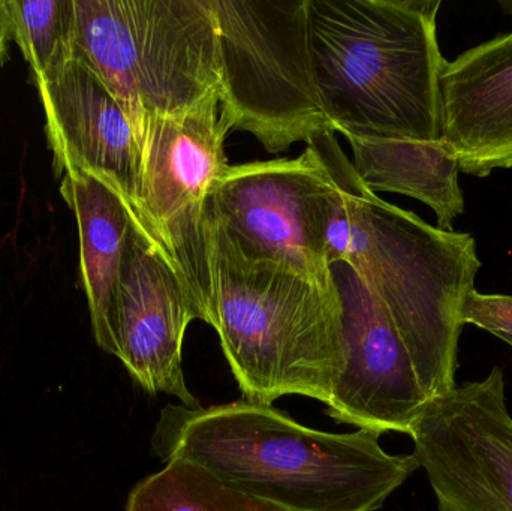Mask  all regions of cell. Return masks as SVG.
<instances>
[{
  "label": "cell",
  "instance_id": "ba28073f",
  "mask_svg": "<svg viewBox=\"0 0 512 511\" xmlns=\"http://www.w3.org/2000/svg\"><path fill=\"white\" fill-rule=\"evenodd\" d=\"M331 182L310 147L297 159L230 167L210 197V221L252 260L331 284L325 221Z\"/></svg>",
  "mask_w": 512,
  "mask_h": 511
},
{
  "label": "cell",
  "instance_id": "52a82bcc",
  "mask_svg": "<svg viewBox=\"0 0 512 511\" xmlns=\"http://www.w3.org/2000/svg\"><path fill=\"white\" fill-rule=\"evenodd\" d=\"M221 92L189 110L159 114L141 125L138 218L170 255L200 320L209 323L212 303L210 197L227 173Z\"/></svg>",
  "mask_w": 512,
  "mask_h": 511
},
{
  "label": "cell",
  "instance_id": "e0dca14e",
  "mask_svg": "<svg viewBox=\"0 0 512 511\" xmlns=\"http://www.w3.org/2000/svg\"><path fill=\"white\" fill-rule=\"evenodd\" d=\"M11 38L32 69L35 83L74 60L75 0H5Z\"/></svg>",
  "mask_w": 512,
  "mask_h": 511
},
{
  "label": "cell",
  "instance_id": "277c9868",
  "mask_svg": "<svg viewBox=\"0 0 512 511\" xmlns=\"http://www.w3.org/2000/svg\"><path fill=\"white\" fill-rule=\"evenodd\" d=\"M209 323L218 332L243 399L271 405L286 395L327 407L346 366L342 303L322 284L246 257L215 222Z\"/></svg>",
  "mask_w": 512,
  "mask_h": 511
},
{
  "label": "cell",
  "instance_id": "6da1fadb",
  "mask_svg": "<svg viewBox=\"0 0 512 511\" xmlns=\"http://www.w3.org/2000/svg\"><path fill=\"white\" fill-rule=\"evenodd\" d=\"M162 462H195L222 483L285 511H378L418 470L414 455H390L379 435L330 434L273 405H167L152 435Z\"/></svg>",
  "mask_w": 512,
  "mask_h": 511
},
{
  "label": "cell",
  "instance_id": "8fae6325",
  "mask_svg": "<svg viewBox=\"0 0 512 511\" xmlns=\"http://www.w3.org/2000/svg\"><path fill=\"white\" fill-rule=\"evenodd\" d=\"M200 320L197 306L161 243L132 219L114 300V356L152 395L174 396L200 408L183 372L186 329Z\"/></svg>",
  "mask_w": 512,
  "mask_h": 511
},
{
  "label": "cell",
  "instance_id": "4fadbf2b",
  "mask_svg": "<svg viewBox=\"0 0 512 511\" xmlns=\"http://www.w3.org/2000/svg\"><path fill=\"white\" fill-rule=\"evenodd\" d=\"M512 17V0H501ZM442 141L460 171L512 168V30L447 62L441 78Z\"/></svg>",
  "mask_w": 512,
  "mask_h": 511
},
{
  "label": "cell",
  "instance_id": "5bb4252c",
  "mask_svg": "<svg viewBox=\"0 0 512 511\" xmlns=\"http://www.w3.org/2000/svg\"><path fill=\"white\" fill-rule=\"evenodd\" d=\"M60 194L77 219L81 282L89 302L93 335L99 347L114 356V300L134 213L116 189L84 171L63 174Z\"/></svg>",
  "mask_w": 512,
  "mask_h": 511
},
{
  "label": "cell",
  "instance_id": "7a4b0ae2",
  "mask_svg": "<svg viewBox=\"0 0 512 511\" xmlns=\"http://www.w3.org/2000/svg\"><path fill=\"white\" fill-rule=\"evenodd\" d=\"M327 171L328 266L345 261L385 306L427 371L457 386L462 309L481 269L471 234L444 231L370 191L334 132L307 141Z\"/></svg>",
  "mask_w": 512,
  "mask_h": 511
},
{
  "label": "cell",
  "instance_id": "ffe728a7",
  "mask_svg": "<svg viewBox=\"0 0 512 511\" xmlns=\"http://www.w3.org/2000/svg\"><path fill=\"white\" fill-rule=\"evenodd\" d=\"M507 344L511 345V347H512V339H510V341H507Z\"/></svg>",
  "mask_w": 512,
  "mask_h": 511
},
{
  "label": "cell",
  "instance_id": "ac0fdd59",
  "mask_svg": "<svg viewBox=\"0 0 512 511\" xmlns=\"http://www.w3.org/2000/svg\"><path fill=\"white\" fill-rule=\"evenodd\" d=\"M463 324L480 327L502 341L512 339V296L483 294L477 290L466 297L462 309Z\"/></svg>",
  "mask_w": 512,
  "mask_h": 511
},
{
  "label": "cell",
  "instance_id": "5b68a950",
  "mask_svg": "<svg viewBox=\"0 0 512 511\" xmlns=\"http://www.w3.org/2000/svg\"><path fill=\"white\" fill-rule=\"evenodd\" d=\"M75 11L74 59L101 77L140 135L146 117L221 92L210 0H75Z\"/></svg>",
  "mask_w": 512,
  "mask_h": 511
},
{
  "label": "cell",
  "instance_id": "d6986e66",
  "mask_svg": "<svg viewBox=\"0 0 512 511\" xmlns=\"http://www.w3.org/2000/svg\"><path fill=\"white\" fill-rule=\"evenodd\" d=\"M11 39L6 3L5 0H0V66L5 63L6 57H8V45Z\"/></svg>",
  "mask_w": 512,
  "mask_h": 511
},
{
  "label": "cell",
  "instance_id": "8992f818",
  "mask_svg": "<svg viewBox=\"0 0 512 511\" xmlns=\"http://www.w3.org/2000/svg\"><path fill=\"white\" fill-rule=\"evenodd\" d=\"M218 32L222 119L270 153L334 132L319 104L307 0H210Z\"/></svg>",
  "mask_w": 512,
  "mask_h": 511
},
{
  "label": "cell",
  "instance_id": "9c48e42d",
  "mask_svg": "<svg viewBox=\"0 0 512 511\" xmlns=\"http://www.w3.org/2000/svg\"><path fill=\"white\" fill-rule=\"evenodd\" d=\"M330 269L342 303L346 366L327 414L379 437L411 435L430 405L450 390L427 371L355 270L345 261Z\"/></svg>",
  "mask_w": 512,
  "mask_h": 511
},
{
  "label": "cell",
  "instance_id": "3957f363",
  "mask_svg": "<svg viewBox=\"0 0 512 511\" xmlns=\"http://www.w3.org/2000/svg\"><path fill=\"white\" fill-rule=\"evenodd\" d=\"M441 0H307L319 104L334 132L364 140L442 141L436 35Z\"/></svg>",
  "mask_w": 512,
  "mask_h": 511
},
{
  "label": "cell",
  "instance_id": "30bf717a",
  "mask_svg": "<svg viewBox=\"0 0 512 511\" xmlns=\"http://www.w3.org/2000/svg\"><path fill=\"white\" fill-rule=\"evenodd\" d=\"M409 437L438 511H512V416L501 368L457 384Z\"/></svg>",
  "mask_w": 512,
  "mask_h": 511
},
{
  "label": "cell",
  "instance_id": "7c38bea8",
  "mask_svg": "<svg viewBox=\"0 0 512 511\" xmlns=\"http://www.w3.org/2000/svg\"><path fill=\"white\" fill-rule=\"evenodd\" d=\"M35 84L57 176L93 174L125 198L137 219L141 135L122 102L80 59Z\"/></svg>",
  "mask_w": 512,
  "mask_h": 511
},
{
  "label": "cell",
  "instance_id": "9a60e30c",
  "mask_svg": "<svg viewBox=\"0 0 512 511\" xmlns=\"http://www.w3.org/2000/svg\"><path fill=\"white\" fill-rule=\"evenodd\" d=\"M354 167L372 192L408 195L429 206L438 228L453 231L465 213L460 167L444 141L364 140L348 137Z\"/></svg>",
  "mask_w": 512,
  "mask_h": 511
},
{
  "label": "cell",
  "instance_id": "2e32d148",
  "mask_svg": "<svg viewBox=\"0 0 512 511\" xmlns=\"http://www.w3.org/2000/svg\"><path fill=\"white\" fill-rule=\"evenodd\" d=\"M126 511H285L236 491L195 462L173 459L141 480Z\"/></svg>",
  "mask_w": 512,
  "mask_h": 511
}]
</instances>
